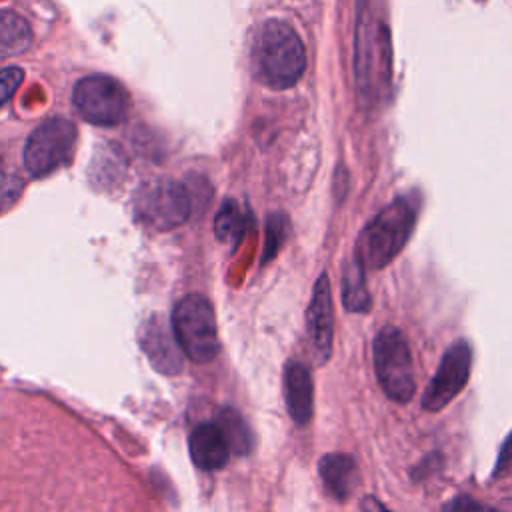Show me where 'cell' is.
Returning a JSON list of instances; mask_svg holds the SVG:
<instances>
[{"instance_id": "4", "label": "cell", "mask_w": 512, "mask_h": 512, "mask_svg": "<svg viewBox=\"0 0 512 512\" xmlns=\"http://www.w3.org/2000/svg\"><path fill=\"white\" fill-rule=\"evenodd\" d=\"M374 370L384 394L398 402L408 404L416 394V376L410 344L400 328H382L372 344Z\"/></svg>"}, {"instance_id": "13", "label": "cell", "mask_w": 512, "mask_h": 512, "mask_svg": "<svg viewBox=\"0 0 512 512\" xmlns=\"http://www.w3.org/2000/svg\"><path fill=\"white\" fill-rule=\"evenodd\" d=\"M318 474L326 492L338 502L348 500L360 482L354 456L344 452L324 454L318 462Z\"/></svg>"}, {"instance_id": "12", "label": "cell", "mask_w": 512, "mask_h": 512, "mask_svg": "<svg viewBox=\"0 0 512 512\" xmlns=\"http://www.w3.org/2000/svg\"><path fill=\"white\" fill-rule=\"evenodd\" d=\"M314 386L310 370L298 362L288 360L284 366V398L288 414L296 426H306L314 414Z\"/></svg>"}, {"instance_id": "23", "label": "cell", "mask_w": 512, "mask_h": 512, "mask_svg": "<svg viewBox=\"0 0 512 512\" xmlns=\"http://www.w3.org/2000/svg\"><path fill=\"white\" fill-rule=\"evenodd\" d=\"M14 190H16L14 180L0 172V208H2V204H4L6 200H10V198L14 196Z\"/></svg>"}, {"instance_id": "22", "label": "cell", "mask_w": 512, "mask_h": 512, "mask_svg": "<svg viewBox=\"0 0 512 512\" xmlns=\"http://www.w3.org/2000/svg\"><path fill=\"white\" fill-rule=\"evenodd\" d=\"M510 464H512V434L504 440V444L498 452V462H496V468H494V476H500Z\"/></svg>"}, {"instance_id": "10", "label": "cell", "mask_w": 512, "mask_h": 512, "mask_svg": "<svg viewBox=\"0 0 512 512\" xmlns=\"http://www.w3.org/2000/svg\"><path fill=\"white\" fill-rule=\"evenodd\" d=\"M332 340H334V304L330 280L326 274H320L314 288L312 298L306 308V342L310 348V356L316 364H324L332 356Z\"/></svg>"}, {"instance_id": "14", "label": "cell", "mask_w": 512, "mask_h": 512, "mask_svg": "<svg viewBox=\"0 0 512 512\" xmlns=\"http://www.w3.org/2000/svg\"><path fill=\"white\" fill-rule=\"evenodd\" d=\"M192 462L200 470H220L228 464L230 448L216 422L198 424L188 438Z\"/></svg>"}, {"instance_id": "19", "label": "cell", "mask_w": 512, "mask_h": 512, "mask_svg": "<svg viewBox=\"0 0 512 512\" xmlns=\"http://www.w3.org/2000/svg\"><path fill=\"white\" fill-rule=\"evenodd\" d=\"M288 236H290L288 218L284 214H270L266 220V238H264V250H262V258H260L262 266L272 262L278 256V252L286 244Z\"/></svg>"}, {"instance_id": "17", "label": "cell", "mask_w": 512, "mask_h": 512, "mask_svg": "<svg viewBox=\"0 0 512 512\" xmlns=\"http://www.w3.org/2000/svg\"><path fill=\"white\" fill-rule=\"evenodd\" d=\"M30 42L32 30L28 22L12 10H0V58L24 52Z\"/></svg>"}, {"instance_id": "24", "label": "cell", "mask_w": 512, "mask_h": 512, "mask_svg": "<svg viewBox=\"0 0 512 512\" xmlns=\"http://www.w3.org/2000/svg\"><path fill=\"white\" fill-rule=\"evenodd\" d=\"M360 512H390L376 496H364L360 502Z\"/></svg>"}, {"instance_id": "3", "label": "cell", "mask_w": 512, "mask_h": 512, "mask_svg": "<svg viewBox=\"0 0 512 512\" xmlns=\"http://www.w3.org/2000/svg\"><path fill=\"white\" fill-rule=\"evenodd\" d=\"M172 332L182 354L192 362H212L220 352L216 314L202 294H188L178 300L172 312Z\"/></svg>"}, {"instance_id": "21", "label": "cell", "mask_w": 512, "mask_h": 512, "mask_svg": "<svg viewBox=\"0 0 512 512\" xmlns=\"http://www.w3.org/2000/svg\"><path fill=\"white\" fill-rule=\"evenodd\" d=\"M442 512H502V510L492 508V506H484L482 502L472 500L470 496L460 494V496L450 498V500L444 504Z\"/></svg>"}, {"instance_id": "20", "label": "cell", "mask_w": 512, "mask_h": 512, "mask_svg": "<svg viewBox=\"0 0 512 512\" xmlns=\"http://www.w3.org/2000/svg\"><path fill=\"white\" fill-rule=\"evenodd\" d=\"M24 78L22 68L16 66H8L0 70V104H4L6 100H10V96L16 92V88L20 86Z\"/></svg>"}, {"instance_id": "9", "label": "cell", "mask_w": 512, "mask_h": 512, "mask_svg": "<svg viewBox=\"0 0 512 512\" xmlns=\"http://www.w3.org/2000/svg\"><path fill=\"white\" fill-rule=\"evenodd\" d=\"M472 366V348L460 338L452 342L440 358V364L422 394V408L428 412L444 410L468 384Z\"/></svg>"}, {"instance_id": "1", "label": "cell", "mask_w": 512, "mask_h": 512, "mask_svg": "<svg viewBox=\"0 0 512 512\" xmlns=\"http://www.w3.org/2000/svg\"><path fill=\"white\" fill-rule=\"evenodd\" d=\"M252 62L262 84L274 90H286L302 78L306 50L290 24L272 18L254 36Z\"/></svg>"}, {"instance_id": "11", "label": "cell", "mask_w": 512, "mask_h": 512, "mask_svg": "<svg viewBox=\"0 0 512 512\" xmlns=\"http://www.w3.org/2000/svg\"><path fill=\"white\" fill-rule=\"evenodd\" d=\"M142 350L158 372L174 376L182 370L180 344L162 318H150L142 326Z\"/></svg>"}, {"instance_id": "6", "label": "cell", "mask_w": 512, "mask_h": 512, "mask_svg": "<svg viewBox=\"0 0 512 512\" xmlns=\"http://www.w3.org/2000/svg\"><path fill=\"white\" fill-rule=\"evenodd\" d=\"M72 102L80 116L96 126H114L128 116V94L120 82L110 76L94 74L74 86Z\"/></svg>"}, {"instance_id": "8", "label": "cell", "mask_w": 512, "mask_h": 512, "mask_svg": "<svg viewBox=\"0 0 512 512\" xmlns=\"http://www.w3.org/2000/svg\"><path fill=\"white\" fill-rule=\"evenodd\" d=\"M356 70L358 84L368 98H376L382 88L388 86L390 78V50L388 32L378 20L362 12L358 18L356 36Z\"/></svg>"}, {"instance_id": "16", "label": "cell", "mask_w": 512, "mask_h": 512, "mask_svg": "<svg viewBox=\"0 0 512 512\" xmlns=\"http://www.w3.org/2000/svg\"><path fill=\"white\" fill-rule=\"evenodd\" d=\"M216 426L220 428L232 454L248 456L254 450V434L238 410L228 406L220 408L216 414Z\"/></svg>"}, {"instance_id": "18", "label": "cell", "mask_w": 512, "mask_h": 512, "mask_svg": "<svg viewBox=\"0 0 512 512\" xmlns=\"http://www.w3.org/2000/svg\"><path fill=\"white\" fill-rule=\"evenodd\" d=\"M244 228H246V218H244L240 206L234 200H226L214 218L216 238L224 244L236 246L240 242V238L244 236Z\"/></svg>"}, {"instance_id": "7", "label": "cell", "mask_w": 512, "mask_h": 512, "mask_svg": "<svg viewBox=\"0 0 512 512\" xmlns=\"http://www.w3.org/2000/svg\"><path fill=\"white\" fill-rule=\"evenodd\" d=\"M74 146V124L64 118H50L28 136L24 146V166L34 178L46 176L70 160Z\"/></svg>"}, {"instance_id": "5", "label": "cell", "mask_w": 512, "mask_h": 512, "mask_svg": "<svg viewBox=\"0 0 512 512\" xmlns=\"http://www.w3.org/2000/svg\"><path fill=\"white\" fill-rule=\"evenodd\" d=\"M190 212L192 200L188 188L170 178L144 182L134 194L136 218L154 230H172L186 222Z\"/></svg>"}, {"instance_id": "2", "label": "cell", "mask_w": 512, "mask_h": 512, "mask_svg": "<svg viewBox=\"0 0 512 512\" xmlns=\"http://www.w3.org/2000/svg\"><path fill=\"white\" fill-rule=\"evenodd\" d=\"M418 218V202L400 196L384 206L360 232L354 258L364 270H380L388 266L406 246Z\"/></svg>"}, {"instance_id": "15", "label": "cell", "mask_w": 512, "mask_h": 512, "mask_svg": "<svg viewBox=\"0 0 512 512\" xmlns=\"http://www.w3.org/2000/svg\"><path fill=\"white\" fill-rule=\"evenodd\" d=\"M342 304L352 314H366L372 308V298L366 286V270L352 256L342 272Z\"/></svg>"}]
</instances>
